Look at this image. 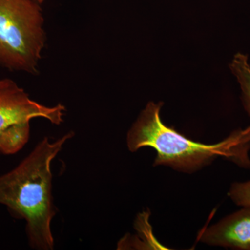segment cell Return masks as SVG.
I'll return each mask as SVG.
<instances>
[{"mask_svg":"<svg viewBox=\"0 0 250 250\" xmlns=\"http://www.w3.org/2000/svg\"><path fill=\"white\" fill-rule=\"evenodd\" d=\"M36 1H37L38 3H39L40 4H42V3L45 2L47 0H35Z\"/></svg>","mask_w":250,"mask_h":250,"instance_id":"obj_8","label":"cell"},{"mask_svg":"<svg viewBox=\"0 0 250 250\" xmlns=\"http://www.w3.org/2000/svg\"><path fill=\"white\" fill-rule=\"evenodd\" d=\"M41 5L35 0H0V67L37 73L46 42Z\"/></svg>","mask_w":250,"mask_h":250,"instance_id":"obj_3","label":"cell"},{"mask_svg":"<svg viewBox=\"0 0 250 250\" xmlns=\"http://www.w3.org/2000/svg\"><path fill=\"white\" fill-rule=\"evenodd\" d=\"M75 136L69 131L51 141L44 138L15 168L0 176V205L26 223L31 248L52 250V222L57 215L52 195V163L65 143Z\"/></svg>","mask_w":250,"mask_h":250,"instance_id":"obj_1","label":"cell"},{"mask_svg":"<svg viewBox=\"0 0 250 250\" xmlns=\"http://www.w3.org/2000/svg\"><path fill=\"white\" fill-rule=\"evenodd\" d=\"M66 108L62 104L48 106L32 100L27 92L9 78L0 79V154H17L30 137V122L43 118L60 125Z\"/></svg>","mask_w":250,"mask_h":250,"instance_id":"obj_4","label":"cell"},{"mask_svg":"<svg viewBox=\"0 0 250 250\" xmlns=\"http://www.w3.org/2000/svg\"><path fill=\"white\" fill-rule=\"evenodd\" d=\"M199 239L209 246L250 250V207H244L206 229Z\"/></svg>","mask_w":250,"mask_h":250,"instance_id":"obj_5","label":"cell"},{"mask_svg":"<svg viewBox=\"0 0 250 250\" xmlns=\"http://www.w3.org/2000/svg\"><path fill=\"white\" fill-rule=\"evenodd\" d=\"M228 195L236 205L250 207V181L233 183Z\"/></svg>","mask_w":250,"mask_h":250,"instance_id":"obj_7","label":"cell"},{"mask_svg":"<svg viewBox=\"0 0 250 250\" xmlns=\"http://www.w3.org/2000/svg\"><path fill=\"white\" fill-rule=\"evenodd\" d=\"M162 106V103L150 102L140 113L126 136L130 152L152 147L157 153L154 166H170L188 173L200 170L218 157L250 167L247 154L250 147V126L234 131L217 144H204L187 139L164 124L160 116Z\"/></svg>","mask_w":250,"mask_h":250,"instance_id":"obj_2","label":"cell"},{"mask_svg":"<svg viewBox=\"0 0 250 250\" xmlns=\"http://www.w3.org/2000/svg\"><path fill=\"white\" fill-rule=\"evenodd\" d=\"M229 66L239 83L242 102L250 116V65L248 55L241 52L235 54Z\"/></svg>","mask_w":250,"mask_h":250,"instance_id":"obj_6","label":"cell"}]
</instances>
